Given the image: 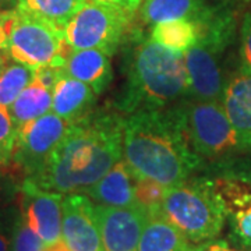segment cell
<instances>
[{"label":"cell","mask_w":251,"mask_h":251,"mask_svg":"<svg viewBox=\"0 0 251 251\" xmlns=\"http://www.w3.org/2000/svg\"><path fill=\"white\" fill-rule=\"evenodd\" d=\"M137 11L145 25L172 20H191L202 24L214 14L204 0H144Z\"/></svg>","instance_id":"cell-18"},{"label":"cell","mask_w":251,"mask_h":251,"mask_svg":"<svg viewBox=\"0 0 251 251\" xmlns=\"http://www.w3.org/2000/svg\"><path fill=\"white\" fill-rule=\"evenodd\" d=\"M166 187L145 179H135V200L137 204L148 212L159 211Z\"/></svg>","instance_id":"cell-24"},{"label":"cell","mask_w":251,"mask_h":251,"mask_svg":"<svg viewBox=\"0 0 251 251\" xmlns=\"http://www.w3.org/2000/svg\"><path fill=\"white\" fill-rule=\"evenodd\" d=\"M190 246L159 209L150 212L135 251H188Z\"/></svg>","instance_id":"cell-19"},{"label":"cell","mask_w":251,"mask_h":251,"mask_svg":"<svg viewBox=\"0 0 251 251\" xmlns=\"http://www.w3.org/2000/svg\"><path fill=\"white\" fill-rule=\"evenodd\" d=\"M45 251H70L69 250V247L66 246V243L60 240V242L54 243L52 246H46Z\"/></svg>","instance_id":"cell-31"},{"label":"cell","mask_w":251,"mask_h":251,"mask_svg":"<svg viewBox=\"0 0 251 251\" xmlns=\"http://www.w3.org/2000/svg\"><path fill=\"white\" fill-rule=\"evenodd\" d=\"M9 110L18 128L31 120L52 112V91L34 77V80L10 105Z\"/></svg>","instance_id":"cell-20"},{"label":"cell","mask_w":251,"mask_h":251,"mask_svg":"<svg viewBox=\"0 0 251 251\" xmlns=\"http://www.w3.org/2000/svg\"><path fill=\"white\" fill-rule=\"evenodd\" d=\"M35 72L20 63H9L0 73V105L10 108L31 81Z\"/></svg>","instance_id":"cell-23"},{"label":"cell","mask_w":251,"mask_h":251,"mask_svg":"<svg viewBox=\"0 0 251 251\" xmlns=\"http://www.w3.org/2000/svg\"><path fill=\"white\" fill-rule=\"evenodd\" d=\"M62 240L70 251H103L95 204L84 193L63 197Z\"/></svg>","instance_id":"cell-11"},{"label":"cell","mask_w":251,"mask_h":251,"mask_svg":"<svg viewBox=\"0 0 251 251\" xmlns=\"http://www.w3.org/2000/svg\"><path fill=\"white\" fill-rule=\"evenodd\" d=\"M0 1H3V0H0Z\"/></svg>","instance_id":"cell-33"},{"label":"cell","mask_w":251,"mask_h":251,"mask_svg":"<svg viewBox=\"0 0 251 251\" xmlns=\"http://www.w3.org/2000/svg\"><path fill=\"white\" fill-rule=\"evenodd\" d=\"M234 36V20L230 14L216 13L201 24V34L193 48L184 53L187 72V99L221 100L225 85L222 54Z\"/></svg>","instance_id":"cell-5"},{"label":"cell","mask_w":251,"mask_h":251,"mask_svg":"<svg viewBox=\"0 0 251 251\" xmlns=\"http://www.w3.org/2000/svg\"><path fill=\"white\" fill-rule=\"evenodd\" d=\"M7 35L10 59L34 72L48 64L63 66L70 50L64 29L18 9L9 11Z\"/></svg>","instance_id":"cell-6"},{"label":"cell","mask_w":251,"mask_h":251,"mask_svg":"<svg viewBox=\"0 0 251 251\" xmlns=\"http://www.w3.org/2000/svg\"><path fill=\"white\" fill-rule=\"evenodd\" d=\"M87 194L99 205L128 208L140 206L135 200V177L122 159L110 171L97 181Z\"/></svg>","instance_id":"cell-17"},{"label":"cell","mask_w":251,"mask_h":251,"mask_svg":"<svg viewBox=\"0 0 251 251\" xmlns=\"http://www.w3.org/2000/svg\"><path fill=\"white\" fill-rule=\"evenodd\" d=\"M161 212L188 242L216 239L226 224L222 202L208 177L166 188Z\"/></svg>","instance_id":"cell-4"},{"label":"cell","mask_w":251,"mask_h":251,"mask_svg":"<svg viewBox=\"0 0 251 251\" xmlns=\"http://www.w3.org/2000/svg\"><path fill=\"white\" fill-rule=\"evenodd\" d=\"M240 59L243 67L251 72V13L244 16L240 27Z\"/></svg>","instance_id":"cell-27"},{"label":"cell","mask_w":251,"mask_h":251,"mask_svg":"<svg viewBox=\"0 0 251 251\" xmlns=\"http://www.w3.org/2000/svg\"><path fill=\"white\" fill-rule=\"evenodd\" d=\"M95 99L97 94L90 85L64 73L52 88V112L75 123L90 115Z\"/></svg>","instance_id":"cell-16"},{"label":"cell","mask_w":251,"mask_h":251,"mask_svg":"<svg viewBox=\"0 0 251 251\" xmlns=\"http://www.w3.org/2000/svg\"><path fill=\"white\" fill-rule=\"evenodd\" d=\"M72 125L53 112H49L45 116L18 127L11 159L27 173V177L34 176L62 143Z\"/></svg>","instance_id":"cell-9"},{"label":"cell","mask_w":251,"mask_h":251,"mask_svg":"<svg viewBox=\"0 0 251 251\" xmlns=\"http://www.w3.org/2000/svg\"><path fill=\"white\" fill-rule=\"evenodd\" d=\"M91 1L109 6V7H115V9L122 10L130 16H134L144 0H91Z\"/></svg>","instance_id":"cell-29"},{"label":"cell","mask_w":251,"mask_h":251,"mask_svg":"<svg viewBox=\"0 0 251 251\" xmlns=\"http://www.w3.org/2000/svg\"><path fill=\"white\" fill-rule=\"evenodd\" d=\"M17 127L7 106L0 105V165L13 158Z\"/></svg>","instance_id":"cell-25"},{"label":"cell","mask_w":251,"mask_h":251,"mask_svg":"<svg viewBox=\"0 0 251 251\" xmlns=\"http://www.w3.org/2000/svg\"><path fill=\"white\" fill-rule=\"evenodd\" d=\"M46 244L21 218L16 222L11 239V251H45Z\"/></svg>","instance_id":"cell-26"},{"label":"cell","mask_w":251,"mask_h":251,"mask_svg":"<svg viewBox=\"0 0 251 251\" xmlns=\"http://www.w3.org/2000/svg\"><path fill=\"white\" fill-rule=\"evenodd\" d=\"M0 251H9V240L3 232L1 225H0Z\"/></svg>","instance_id":"cell-32"},{"label":"cell","mask_w":251,"mask_h":251,"mask_svg":"<svg viewBox=\"0 0 251 251\" xmlns=\"http://www.w3.org/2000/svg\"><path fill=\"white\" fill-rule=\"evenodd\" d=\"M123 161L135 179L169 188L188 180L204 159L190 144L179 105L137 110L125 117Z\"/></svg>","instance_id":"cell-2"},{"label":"cell","mask_w":251,"mask_h":251,"mask_svg":"<svg viewBox=\"0 0 251 251\" xmlns=\"http://www.w3.org/2000/svg\"><path fill=\"white\" fill-rule=\"evenodd\" d=\"M188 251H244V250H237L232 247L230 244L225 240H206V242L198 243L196 246H190V250Z\"/></svg>","instance_id":"cell-30"},{"label":"cell","mask_w":251,"mask_h":251,"mask_svg":"<svg viewBox=\"0 0 251 251\" xmlns=\"http://www.w3.org/2000/svg\"><path fill=\"white\" fill-rule=\"evenodd\" d=\"M10 10L0 7V73L6 69L10 63L9 50V35H7V17Z\"/></svg>","instance_id":"cell-28"},{"label":"cell","mask_w":251,"mask_h":251,"mask_svg":"<svg viewBox=\"0 0 251 251\" xmlns=\"http://www.w3.org/2000/svg\"><path fill=\"white\" fill-rule=\"evenodd\" d=\"M222 202L229 233L251 250V171H229L211 179Z\"/></svg>","instance_id":"cell-10"},{"label":"cell","mask_w":251,"mask_h":251,"mask_svg":"<svg viewBox=\"0 0 251 251\" xmlns=\"http://www.w3.org/2000/svg\"><path fill=\"white\" fill-rule=\"evenodd\" d=\"M123 122L115 113L91 112L73 123L42 169L25 180L63 196L85 193L123 159Z\"/></svg>","instance_id":"cell-1"},{"label":"cell","mask_w":251,"mask_h":251,"mask_svg":"<svg viewBox=\"0 0 251 251\" xmlns=\"http://www.w3.org/2000/svg\"><path fill=\"white\" fill-rule=\"evenodd\" d=\"M127 80L119 108L127 115L137 110L165 109L187 98L184 54L150 39L140 41L127 60Z\"/></svg>","instance_id":"cell-3"},{"label":"cell","mask_w":251,"mask_h":251,"mask_svg":"<svg viewBox=\"0 0 251 251\" xmlns=\"http://www.w3.org/2000/svg\"><path fill=\"white\" fill-rule=\"evenodd\" d=\"M63 194L36 187L24 180L21 187V215L46 246L62 240Z\"/></svg>","instance_id":"cell-12"},{"label":"cell","mask_w":251,"mask_h":251,"mask_svg":"<svg viewBox=\"0 0 251 251\" xmlns=\"http://www.w3.org/2000/svg\"><path fill=\"white\" fill-rule=\"evenodd\" d=\"M190 144L202 159H216L240 148L221 100H190L181 105Z\"/></svg>","instance_id":"cell-7"},{"label":"cell","mask_w":251,"mask_h":251,"mask_svg":"<svg viewBox=\"0 0 251 251\" xmlns=\"http://www.w3.org/2000/svg\"><path fill=\"white\" fill-rule=\"evenodd\" d=\"M88 0H17L20 11L64 29Z\"/></svg>","instance_id":"cell-21"},{"label":"cell","mask_w":251,"mask_h":251,"mask_svg":"<svg viewBox=\"0 0 251 251\" xmlns=\"http://www.w3.org/2000/svg\"><path fill=\"white\" fill-rule=\"evenodd\" d=\"M63 67L66 74L90 85L97 95L106 90L113 78L110 54L99 49H70Z\"/></svg>","instance_id":"cell-15"},{"label":"cell","mask_w":251,"mask_h":251,"mask_svg":"<svg viewBox=\"0 0 251 251\" xmlns=\"http://www.w3.org/2000/svg\"><path fill=\"white\" fill-rule=\"evenodd\" d=\"M131 18L122 10L88 0L64 27V38L70 49H99L112 56Z\"/></svg>","instance_id":"cell-8"},{"label":"cell","mask_w":251,"mask_h":251,"mask_svg":"<svg viewBox=\"0 0 251 251\" xmlns=\"http://www.w3.org/2000/svg\"><path fill=\"white\" fill-rule=\"evenodd\" d=\"M242 150H251V72L240 66L225 85L221 99Z\"/></svg>","instance_id":"cell-14"},{"label":"cell","mask_w":251,"mask_h":251,"mask_svg":"<svg viewBox=\"0 0 251 251\" xmlns=\"http://www.w3.org/2000/svg\"><path fill=\"white\" fill-rule=\"evenodd\" d=\"M103 251H135L150 212L143 206L95 204Z\"/></svg>","instance_id":"cell-13"},{"label":"cell","mask_w":251,"mask_h":251,"mask_svg":"<svg viewBox=\"0 0 251 251\" xmlns=\"http://www.w3.org/2000/svg\"><path fill=\"white\" fill-rule=\"evenodd\" d=\"M200 34L201 24L196 21L172 20L152 25L150 38L171 50L184 54L197 42Z\"/></svg>","instance_id":"cell-22"}]
</instances>
